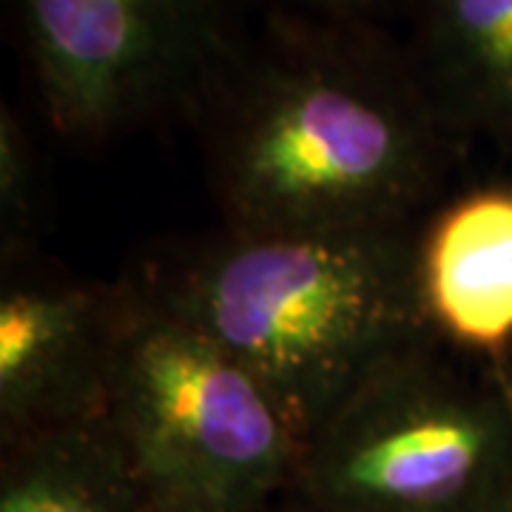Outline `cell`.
Listing matches in <instances>:
<instances>
[{"mask_svg": "<svg viewBox=\"0 0 512 512\" xmlns=\"http://www.w3.org/2000/svg\"><path fill=\"white\" fill-rule=\"evenodd\" d=\"M234 231L402 228L447 123L413 57L365 18L282 12L197 106Z\"/></svg>", "mask_w": 512, "mask_h": 512, "instance_id": "cell-1", "label": "cell"}, {"mask_svg": "<svg viewBox=\"0 0 512 512\" xmlns=\"http://www.w3.org/2000/svg\"><path fill=\"white\" fill-rule=\"evenodd\" d=\"M151 293L254 373L302 447L373 370L433 336L404 225L231 231Z\"/></svg>", "mask_w": 512, "mask_h": 512, "instance_id": "cell-2", "label": "cell"}, {"mask_svg": "<svg viewBox=\"0 0 512 512\" xmlns=\"http://www.w3.org/2000/svg\"><path fill=\"white\" fill-rule=\"evenodd\" d=\"M97 424L151 512H271L302 441L274 396L154 293H117Z\"/></svg>", "mask_w": 512, "mask_h": 512, "instance_id": "cell-3", "label": "cell"}, {"mask_svg": "<svg viewBox=\"0 0 512 512\" xmlns=\"http://www.w3.org/2000/svg\"><path fill=\"white\" fill-rule=\"evenodd\" d=\"M291 495L322 512H507L510 404L427 336L305 441Z\"/></svg>", "mask_w": 512, "mask_h": 512, "instance_id": "cell-4", "label": "cell"}, {"mask_svg": "<svg viewBox=\"0 0 512 512\" xmlns=\"http://www.w3.org/2000/svg\"><path fill=\"white\" fill-rule=\"evenodd\" d=\"M57 131L106 140L171 103H202L237 43L222 0H18Z\"/></svg>", "mask_w": 512, "mask_h": 512, "instance_id": "cell-5", "label": "cell"}, {"mask_svg": "<svg viewBox=\"0 0 512 512\" xmlns=\"http://www.w3.org/2000/svg\"><path fill=\"white\" fill-rule=\"evenodd\" d=\"M114 296L29 285L0 299L3 441L94 421L109 356Z\"/></svg>", "mask_w": 512, "mask_h": 512, "instance_id": "cell-6", "label": "cell"}, {"mask_svg": "<svg viewBox=\"0 0 512 512\" xmlns=\"http://www.w3.org/2000/svg\"><path fill=\"white\" fill-rule=\"evenodd\" d=\"M424 322L441 345L495 356L512 345V188H478L416 242Z\"/></svg>", "mask_w": 512, "mask_h": 512, "instance_id": "cell-7", "label": "cell"}, {"mask_svg": "<svg viewBox=\"0 0 512 512\" xmlns=\"http://www.w3.org/2000/svg\"><path fill=\"white\" fill-rule=\"evenodd\" d=\"M413 66L444 123L512 137V0H413Z\"/></svg>", "mask_w": 512, "mask_h": 512, "instance_id": "cell-8", "label": "cell"}, {"mask_svg": "<svg viewBox=\"0 0 512 512\" xmlns=\"http://www.w3.org/2000/svg\"><path fill=\"white\" fill-rule=\"evenodd\" d=\"M0 512H151L97 421L6 441Z\"/></svg>", "mask_w": 512, "mask_h": 512, "instance_id": "cell-9", "label": "cell"}, {"mask_svg": "<svg viewBox=\"0 0 512 512\" xmlns=\"http://www.w3.org/2000/svg\"><path fill=\"white\" fill-rule=\"evenodd\" d=\"M302 12L316 15H336V18H367L382 0H288Z\"/></svg>", "mask_w": 512, "mask_h": 512, "instance_id": "cell-10", "label": "cell"}, {"mask_svg": "<svg viewBox=\"0 0 512 512\" xmlns=\"http://www.w3.org/2000/svg\"><path fill=\"white\" fill-rule=\"evenodd\" d=\"M271 512H322V510H316V507H311V504H305V501H299V498L288 495V498H285V501H279Z\"/></svg>", "mask_w": 512, "mask_h": 512, "instance_id": "cell-11", "label": "cell"}, {"mask_svg": "<svg viewBox=\"0 0 512 512\" xmlns=\"http://www.w3.org/2000/svg\"><path fill=\"white\" fill-rule=\"evenodd\" d=\"M507 512H512V507H510V510H507Z\"/></svg>", "mask_w": 512, "mask_h": 512, "instance_id": "cell-12", "label": "cell"}]
</instances>
